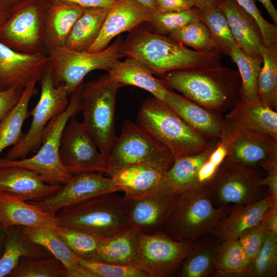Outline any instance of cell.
Returning <instances> with one entry per match:
<instances>
[{
	"mask_svg": "<svg viewBox=\"0 0 277 277\" xmlns=\"http://www.w3.org/2000/svg\"><path fill=\"white\" fill-rule=\"evenodd\" d=\"M265 7L274 24H277V10L271 0H258Z\"/></svg>",
	"mask_w": 277,
	"mask_h": 277,
	"instance_id": "f5cc1de1",
	"label": "cell"
},
{
	"mask_svg": "<svg viewBox=\"0 0 277 277\" xmlns=\"http://www.w3.org/2000/svg\"><path fill=\"white\" fill-rule=\"evenodd\" d=\"M220 140L227 149L226 158L262 168L277 164V139L228 121Z\"/></svg>",
	"mask_w": 277,
	"mask_h": 277,
	"instance_id": "5bb4252c",
	"label": "cell"
},
{
	"mask_svg": "<svg viewBox=\"0 0 277 277\" xmlns=\"http://www.w3.org/2000/svg\"><path fill=\"white\" fill-rule=\"evenodd\" d=\"M136 123L174 159L201 153L211 141L190 127L164 101L154 97L143 102Z\"/></svg>",
	"mask_w": 277,
	"mask_h": 277,
	"instance_id": "3957f363",
	"label": "cell"
},
{
	"mask_svg": "<svg viewBox=\"0 0 277 277\" xmlns=\"http://www.w3.org/2000/svg\"><path fill=\"white\" fill-rule=\"evenodd\" d=\"M152 11L155 10L154 0H136Z\"/></svg>",
	"mask_w": 277,
	"mask_h": 277,
	"instance_id": "6f0895ef",
	"label": "cell"
},
{
	"mask_svg": "<svg viewBox=\"0 0 277 277\" xmlns=\"http://www.w3.org/2000/svg\"><path fill=\"white\" fill-rule=\"evenodd\" d=\"M107 158L108 175L116 170L135 165H149L165 173L175 160L164 146L129 120H125Z\"/></svg>",
	"mask_w": 277,
	"mask_h": 277,
	"instance_id": "9c48e42d",
	"label": "cell"
},
{
	"mask_svg": "<svg viewBox=\"0 0 277 277\" xmlns=\"http://www.w3.org/2000/svg\"><path fill=\"white\" fill-rule=\"evenodd\" d=\"M200 18L195 7L182 11L160 12L152 11L150 21L148 22L152 32L159 34L169 36L186 25L196 21Z\"/></svg>",
	"mask_w": 277,
	"mask_h": 277,
	"instance_id": "ee69618b",
	"label": "cell"
},
{
	"mask_svg": "<svg viewBox=\"0 0 277 277\" xmlns=\"http://www.w3.org/2000/svg\"><path fill=\"white\" fill-rule=\"evenodd\" d=\"M21 228L30 240L45 248L63 264L68 277H93L80 265L78 258L55 233L53 227Z\"/></svg>",
	"mask_w": 277,
	"mask_h": 277,
	"instance_id": "4dcf8cb0",
	"label": "cell"
},
{
	"mask_svg": "<svg viewBox=\"0 0 277 277\" xmlns=\"http://www.w3.org/2000/svg\"><path fill=\"white\" fill-rule=\"evenodd\" d=\"M61 186L46 182L37 173L26 168L0 166V191L14 194L26 201L44 199Z\"/></svg>",
	"mask_w": 277,
	"mask_h": 277,
	"instance_id": "7402d4cb",
	"label": "cell"
},
{
	"mask_svg": "<svg viewBox=\"0 0 277 277\" xmlns=\"http://www.w3.org/2000/svg\"><path fill=\"white\" fill-rule=\"evenodd\" d=\"M49 63L46 53L20 52L0 41V90L36 83Z\"/></svg>",
	"mask_w": 277,
	"mask_h": 277,
	"instance_id": "ac0fdd59",
	"label": "cell"
},
{
	"mask_svg": "<svg viewBox=\"0 0 277 277\" xmlns=\"http://www.w3.org/2000/svg\"><path fill=\"white\" fill-rule=\"evenodd\" d=\"M49 253L30 240L21 227L5 228L4 248L0 258V277L7 276L22 258H48Z\"/></svg>",
	"mask_w": 277,
	"mask_h": 277,
	"instance_id": "f1b7e54d",
	"label": "cell"
},
{
	"mask_svg": "<svg viewBox=\"0 0 277 277\" xmlns=\"http://www.w3.org/2000/svg\"><path fill=\"white\" fill-rule=\"evenodd\" d=\"M195 7L200 8L204 6L214 5L215 0H189Z\"/></svg>",
	"mask_w": 277,
	"mask_h": 277,
	"instance_id": "11a10c76",
	"label": "cell"
},
{
	"mask_svg": "<svg viewBox=\"0 0 277 277\" xmlns=\"http://www.w3.org/2000/svg\"><path fill=\"white\" fill-rule=\"evenodd\" d=\"M219 244L196 240L192 242L176 276L207 277L213 274Z\"/></svg>",
	"mask_w": 277,
	"mask_h": 277,
	"instance_id": "e575fe53",
	"label": "cell"
},
{
	"mask_svg": "<svg viewBox=\"0 0 277 277\" xmlns=\"http://www.w3.org/2000/svg\"><path fill=\"white\" fill-rule=\"evenodd\" d=\"M109 8H86L74 24L65 46L74 51H88L97 39Z\"/></svg>",
	"mask_w": 277,
	"mask_h": 277,
	"instance_id": "d6a6232c",
	"label": "cell"
},
{
	"mask_svg": "<svg viewBox=\"0 0 277 277\" xmlns=\"http://www.w3.org/2000/svg\"><path fill=\"white\" fill-rule=\"evenodd\" d=\"M84 83L70 95L66 110L47 124L43 132L41 145L36 154L29 158L18 160L0 157V166H15L29 169L37 173L49 184L63 185L68 182L72 175L61 161V141L69 120L81 112V92Z\"/></svg>",
	"mask_w": 277,
	"mask_h": 277,
	"instance_id": "8992f818",
	"label": "cell"
},
{
	"mask_svg": "<svg viewBox=\"0 0 277 277\" xmlns=\"http://www.w3.org/2000/svg\"><path fill=\"white\" fill-rule=\"evenodd\" d=\"M274 204L277 202L268 194L250 204L234 205L229 213L208 234L220 241L238 239L244 231L260 222Z\"/></svg>",
	"mask_w": 277,
	"mask_h": 277,
	"instance_id": "603a6c76",
	"label": "cell"
},
{
	"mask_svg": "<svg viewBox=\"0 0 277 277\" xmlns=\"http://www.w3.org/2000/svg\"><path fill=\"white\" fill-rule=\"evenodd\" d=\"M60 155L72 175L86 172L107 173V157L98 150L82 122L71 117L62 133Z\"/></svg>",
	"mask_w": 277,
	"mask_h": 277,
	"instance_id": "9a60e30c",
	"label": "cell"
},
{
	"mask_svg": "<svg viewBox=\"0 0 277 277\" xmlns=\"http://www.w3.org/2000/svg\"><path fill=\"white\" fill-rule=\"evenodd\" d=\"M123 41L124 56L140 60L155 74L163 75L180 70L221 64L219 51L200 52L191 50L168 36L150 30L135 29Z\"/></svg>",
	"mask_w": 277,
	"mask_h": 277,
	"instance_id": "7a4b0ae2",
	"label": "cell"
},
{
	"mask_svg": "<svg viewBox=\"0 0 277 277\" xmlns=\"http://www.w3.org/2000/svg\"><path fill=\"white\" fill-rule=\"evenodd\" d=\"M162 80L168 88L220 114L229 111L241 98L239 71L221 64L171 71Z\"/></svg>",
	"mask_w": 277,
	"mask_h": 277,
	"instance_id": "6da1fadb",
	"label": "cell"
},
{
	"mask_svg": "<svg viewBox=\"0 0 277 277\" xmlns=\"http://www.w3.org/2000/svg\"><path fill=\"white\" fill-rule=\"evenodd\" d=\"M84 8L73 3L50 0L44 19L46 52L49 49L65 46L67 38Z\"/></svg>",
	"mask_w": 277,
	"mask_h": 277,
	"instance_id": "d4e9b609",
	"label": "cell"
},
{
	"mask_svg": "<svg viewBox=\"0 0 277 277\" xmlns=\"http://www.w3.org/2000/svg\"><path fill=\"white\" fill-rule=\"evenodd\" d=\"M24 89L21 86H15L0 90V121L17 103Z\"/></svg>",
	"mask_w": 277,
	"mask_h": 277,
	"instance_id": "c3c4849f",
	"label": "cell"
},
{
	"mask_svg": "<svg viewBox=\"0 0 277 277\" xmlns=\"http://www.w3.org/2000/svg\"><path fill=\"white\" fill-rule=\"evenodd\" d=\"M154 7L155 11L167 12L186 10L194 6L189 0H154Z\"/></svg>",
	"mask_w": 277,
	"mask_h": 277,
	"instance_id": "681fc988",
	"label": "cell"
},
{
	"mask_svg": "<svg viewBox=\"0 0 277 277\" xmlns=\"http://www.w3.org/2000/svg\"><path fill=\"white\" fill-rule=\"evenodd\" d=\"M64 1L76 4L84 8H110L120 0H58Z\"/></svg>",
	"mask_w": 277,
	"mask_h": 277,
	"instance_id": "816d5d0a",
	"label": "cell"
},
{
	"mask_svg": "<svg viewBox=\"0 0 277 277\" xmlns=\"http://www.w3.org/2000/svg\"><path fill=\"white\" fill-rule=\"evenodd\" d=\"M245 252L238 239L220 241L213 275L216 276H241L248 265Z\"/></svg>",
	"mask_w": 277,
	"mask_h": 277,
	"instance_id": "8d00e7d4",
	"label": "cell"
},
{
	"mask_svg": "<svg viewBox=\"0 0 277 277\" xmlns=\"http://www.w3.org/2000/svg\"><path fill=\"white\" fill-rule=\"evenodd\" d=\"M115 193L95 196L61 209L55 214L58 225L103 238L130 229L124 197Z\"/></svg>",
	"mask_w": 277,
	"mask_h": 277,
	"instance_id": "5b68a950",
	"label": "cell"
},
{
	"mask_svg": "<svg viewBox=\"0 0 277 277\" xmlns=\"http://www.w3.org/2000/svg\"><path fill=\"white\" fill-rule=\"evenodd\" d=\"M260 169L226 157L205 186L217 206L250 204L262 198Z\"/></svg>",
	"mask_w": 277,
	"mask_h": 277,
	"instance_id": "8fae6325",
	"label": "cell"
},
{
	"mask_svg": "<svg viewBox=\"0 0 277 277\" xmlns=\"http://www.w3.org/2000/svg\"><path fill=\"white\" fill-rule=\"evenodd\" d=\"M118 191L110 176L96 172H86L72 175L68 182L52 194L40 200L28 202L55 215L65 207L95 196Z\"/></svg>",
	"mask_w": 277,
	"mask_h": 277,
	"instance_id": "e0dca14e",
	"label": "cell"
},
{
	"mask_svg": "<svg viewBox=\"0 0 277 277\" xmlns=\"http://www.w3.org/2000/svg\"><path fill=\"white\" fill-rule=\"evenodd\" d=\"M231 209L216 205L205 186L196 187L180 194L163 231L175 241L192 243L208 234Z\"/></svg>",
	"mask_w": 277,
	"mask_h": 277,
	"instance_id": "277c9868",
	"label": "cell"
},
{
	"mask_svg": "<svg viewBox=\"0 0 277 277\" xmlns=\"http://www.w3.org/2000/svg\"><path fill=\"white\" fill-rule=\"evenodd\" d=\"M7 277H68V273L63 264L54 256L24 257Z\"/></svg>",
	"mask_w": 277,
	"mask_h": 277,
	"instance_id": "b9f144b4",
	"label": "cell"
},
{
	"mask_svg": "<svg viewBox=\"0 0 277 277\" xmlns=\"http://www.w3.org/2000/svg\"><path fill=\"white\" fill-rule=\"evenodd\" d=\"M39 82L41 94L37 103L30 112L32 116L30 126L21 141L7 153L5 157L7 159H25L31 152L37 151L41 145L43 130L47 124L63 112L68 105L70 95L64 85H54L49 63Z\"/></svg>",
	"mask_w": 277,
	"mask_h": 277,
	"instance_id": "7c38bea8",
	"label": "cell"
},
{
	"mask_svg": "<svg viewBox=\"0 0 277 277\" xmlns=\"http://www.w3.org/2000/svg\"><path fill=\"white\" fill-rule=\"evenodd\" d=\"M179 196L164 184L138 196H123L131 226L148 234L163 231Z\"/></svg>",
	"mask_w": 277,
	"mask_h": 277,
	"instance_id": "2e32d148",
	"label": "cell"
},
{
	"mask_svg": "<svg viewBox=\"0 0 277 277\" xmlns=\"http://www.w3.org/2000/svg\"><path fill=\"white\" fill-rule=\"evenodd\" d=\"M5 237V228L0 225V258L2 256Z\"/></svg>",
	"mask_w": 277,
	"mask_h": 277,
	"instance_id": "9f6ffc18",
	"label": "cell"
},
{
	"mask_svg": "<svg viewBox=\"0 0 277 277\" xmlns=\"http://www.w3.org/2000/svg\"><path fill=\"white\" fill-rule=\"evenodd\" d=\"M140 231L134 227L121 233L103 238L97 261L134 266L139 248Z\"/></svg>",
	"mask_w": 277,
	"mask_h": 277,
	"instance_id": "1f68e13d",
	"label": "cell"
},
{
	"mask_svg": "<svg viewBox=\"0 0 277 277\" xmlns=\"http://www.w3.org/2000/svg\"><path fill=\"white\" fill-rule=\"evenodd\" d=\"M53 229L78 258L97 261L98 249L103 237L60 225L53 227Z\"/></svg>",
	"mask_w": 277,
	"mask_h": 277,
	"instance_id": "ab89813d",
	"label": "cell"
},
{
	"mask_svg": "<svg viewBox=\"0 0 277 277\" xmlns=\"http://www.w3.org/2000/svg\"><path fill=\"white\" fill-rule=\"evenodd\" d=\"M164 173L147 165L125 167L111 173L110 176L119 191L125 197L138 196L163 184Z\"/></svg>",
	"mask_w": 277,
	"mask_h": 277,
	"instance_id": "83f0119b",
	"label": "cell"
},
{
	"mask_svg": "<svg viewBox=\"0 0 277 277\" xmlns=\"http://www.w3.org/2000/svg\"><path fill=\"white\" fill-rule=\"evenodd\" d=\"M277 275V234L270 232L241 276L275 277Z\"/></svg>",
	"mask_w": 277,
	"mask_h": 277,
	"instance_id": "60d3db41",
	"label": "cell"
},
{
	"mask_svg": "<svg viewBox=\"0 0 277 277\" xmlns=\"http://www.w3.org/2000/svg\"><path fill=\"white\" fill-rule=\"evenodd\" d=\"M110 76L123 86H134L144 89L153 97L164 101L170 89L162 79L154 76L153 71L138 60L127 57L114 64L108 72Z\"/></svg>",
	"mask_w": 277,
	"mask_h": 277,
	"instance_id": "484cf974",
	"label": "cell"
},
{
	"mask_svg": "<svg viewBox=\"0 0 277 277\" xmlns=\"http://www.w3.org/2000/svg\"><path fill=\"white\" fill-rule=\"evenodd\" d=\"M33 83L26 87L16 105L0 121V154L11 146L18 143L24 136L22 131L25 121L30 116V101L38 91Z\"/></svg>",
	"mask_w": 277,
	"mask_h": 277,
	"instance_id": "836d02e7",
	"label": "cell"
},
{
	"mask_svg": "<svg viewBox=\"0 0 277 277\" xmlns=\"http://www.w3.org/2000/svg\"><path fill=\"white\" fill-rule=\"evenodd\" d=\"M264 170L267 172V175L260 178L259 185L264 187H267L268 194L277 202V164L269 165Z\"/></svg>",
	"mask_w": 277,
	"mask_h": 277,
	"instance_id": "f907efd6",
	"label": "cell"
},
{
	"mask_svg": "<svg viewBox=\"0 0 277 277\" xmlns=\"http://www.w3.org/2000/svg\"><path fill=\"white\" fill-rule=\"evenodd\" d=\"M5 4H7L10 7H11L18 0H1Z\"/></svg>",
	"mask_w": 277,
	"mask_h": 277,
	"instance_id": "680465c9",
	"label": "cell"
},
{
	"mask_svg": "<svg viewBox=\"0 0 277 277\" xmlns=\"http://www.w3.org/2000/svg\"><path fill=\"white\" fill-rule=\"evenodd\" d=\"M214 5L225 15L236 44L249 55L262 58L260 47L264 43L252 16L235 0H215Z\"/></svg>",
	"mask_w": 277,
	"mask_h": 277,
	"instance_id": "44dd1931",
	"label": "cell"
},
{
	"mask_svg": "<svg viewBox=\"0 0 277 277\" xmlns=\"http://www.w3.org/2000/svg\"><path fill=\"white\" fill-rule=\"evenodd\" d=\"M219 140H211L206 149L201 153L175 159L171 167L164 174V185L179 194L196 187L198 172Z\"/></svg>",
	"mask_w": 277,
	"mask_h": 277,
	"instance_id": "f546056e",
	"label": "cell"
},
{
	"mask_svg": "<svg viewBox=\"0 0 277 277\" xmlns=\"http://www.w3.org/2000/svg\"><path fill=\"white\" fill-rule=\"evenodd\" d=\"M229 56L239 69L241 81V99L246 102L257 100L258 79L262 66V58L249 55L236 44L231 48Z\"/></svg>",
	"mask_w": 277,
	"mask_h": 277,
	"instance_id": "d590c367",
	"label": "cell"
},
{
	"mask_svg": "<svg viewBox=\"0 0 277 277\" xmlns=\"http://www.w3.org/2000/svg\"><path fill=\"white\" fill-rule=\"evenodd\" d=\"M78 262L93 277H148L145 272L132 266L88 260L79 258Z\"/></svg>",
	"mask_w": 277,
	"mask_h": 277,
	"instance_id": "f6af8a7d",
	"label": "cell"
},
{
	"mask_svg": "<svg viewBox=\"0 0 277 277\" xmlns=\"http://www.w3.org/2000/svg\"><path fill=\"white\" fill-rule=\"evenodd\" d=\"M50 0H18L0 27V41L25 53L46 52L44 19Z\"/></svg>",
	"mask_w": 277,
	"mask_h": 277,
	"instance_id": "30bf717a",
	"label": "cell"
},
{
	"mask_svg": "<svg viewBox=\"0 0 277 277\" xmlns=\"http://www.w3.org/2000/svg\"><path fill=\"white\" fill-rule=\"evenodd\" d=\"M123 86L108 73L83 84L81 92L82 123L99 151L110 155L117 136L115 129V99Z\"/></svg>",
	"mask_w": 277,
	"mask_h": 277,
	"instance_id": "52a82bcc",
	"label": "cell"
},
{
	"mask_svg": "<svg viewBox=\"0 0 277 277\" xmlns=\"http://www.w3.org/2000/svg\"><path fill=\"white\" fill-rule=\"evenodd\" d=\"M266 216L258 224L244 231L238 239L249 263L256 255L271 232Z\"/></svg>",
	"mask_w": 277,
	"mask_h": 277,
	"instance_id": "bcb514c9",
	"label": "cell"
},
{
	"mask_svg": "<svg viewBox=\"0 0 277 277\" xmlns=\"http://www.w3.org/2000/svg\"><path fill=\"white\" fill-rule=\"evenodd\" d=\"M164 102L190 127L207 139L220 138L226 123L221 114L209 110L171 90Z\"/></svg>",
	"mask_w": 277,
	"mask_h": 277,
	"instance_id": "ffe728a7",
	"label": "cell"
},
{
	"mask_svg": "<svg viewBox=\"0 0 277 277\" xmlns=\"http://www.w3.org/2000/svg\"><path fill=\"white\" fill-rule=\"evenodd\" d=\"M139 248L134 266L148 277L176 276L191 243L176 241L163 231L140 232Z\"/></svg>",
	"mask_w": 277,
	"mask_h": 277,
	"instance_id": "4fadbf2b",
	"label": "cell"
},
{
	"mask_svg": "<svg viewBox=\"0 0 277 277\" xmlns=\"http://www.w3.org/2000/svg\"><path fill=\"white\" fill-rule=\"evenodd\" d=\"M195 8L200 21L209 30L218 50L222 54L229 55L236 42L225 15L214 5Z\"/></svg>",
	"mask_w": 277,
	"mask_h": 277,
	"instance_id": "f35d334b",
	"label": "cell"
},
{
	"mask_svg": "<svg viewBox=\"0 0 277 277\" xmlns=\"http://www.w3.org/2000/svg\"><path fill=\"white\" fill-rule=\"evenodd\" d=\"M11 7L0 0V27L8 19Z\"/></svg>",
	"mask_w": 277,
	"mask_h": 277,
	"instance_id": "db71d44e",
	"label": "cell"
},
{
	"mask_svg": "<svg viewBox=\"0 0 277 277\" xmlns=\"http://www.w3.org/2000/svg\"><path fill=\"white\" fill-rule=\"evenodd\" d=\"M168 36L197 51H219L209 30L200 21L191 23L171 33Z\"/></svg>",
	"mask_w": 277,
	"mask_h": 277,
	"instance_id": "7bdbcfd3",
	"label": "cell"
},
{
	"mask_svg": "<svg viewBox=\"0 0 277 277\" xmlns=\"http://www.w3.org/2000/svg\"><path fill=\"white\" fill-rule=\"evenodd\" d=\"M262 66L258 79V96L274 110H277V46L260 47Z\"/></svg>",
	"mask_w": 277,
	"mask_h": 277,
	"instance_id": "74e56055",
	"label": "cell"
},
{
	"mask_svg": "<svg viewBox=\"0 0 277 277\" xmlns=\"http://www.w3.org/2000/svg\"><path fill=\"white\" fill-rule=\"evenodd\" d=\"M0 225L4 228L53 227L58 222L55 215L14 194L0 191Z\"/></svg>",
	"mask_w": 277,
	"mask_h": 277,
	"instance_id": "cb8c5ba5",
	"label": "cell"
},
{
	"mask_svg": "<svg viewBox=\"0 0 277 277\" xmlns=\"http://www.w3.org/2000/svg\"><path fill=\"white\" fill-rule=\"evenodd\" d=\"M123 41L119 35L111 45L95 52L76 51L65 46L49 49L46 53L54 85H64L70 95L89 72L95 70L108 72L124 57L122 51Z\"/></svg>",
	"mask_w": 277,
	"mask_h": 277,
	"instance_id": "ba28073f",
	"label": "cell"
},
{
	"mask_svg": "<svg viewBox=\"0 0 277 277\" xmlns=\"http://www.w3.org/2000/svg\"><path fill=\"white\" fill-rule=\"evenodd\" d=\"M225 118L277 139V112L259 98L246 102L242 99L228 111Z\"/></svg>",
	"mask_w": 277,
	"mask_h": 277,
	"instance_id": "4316f807",
	"label": "cell"
},
{
	"mask_svg": "<svg viewBox=\"0 0 277 277\" xmlns=\"http://www.w3.org/2000/svg\"><path fill=\"white\" fill-rule=\"evenodd\" d=\"M151 12L152 10L136 0H120L108 10L101 32L88 52L102 51L115 36L148 23Z\"/></svg>",
	"mask_w": 277,
	"mask_h": 277,
	"instance_id": "d6986e66",
	"label": "cell"
},
{
	"mask_svg": "<svg viewBox=\"0 0 277 277\" xmlns=\"http://www.w3.org/2000/svg\"><path fill=\"white\" fill-rule=\"evenodd\" d=\"M256 21L267 47L277 46V26L265 19L256 6L255 0H235Z\"/></svg>",
	"mask_w": 277,
	"mask_h": 277,
	"instance_id": "7dc6e473",
	"label": "cell"
}]
</instances>
